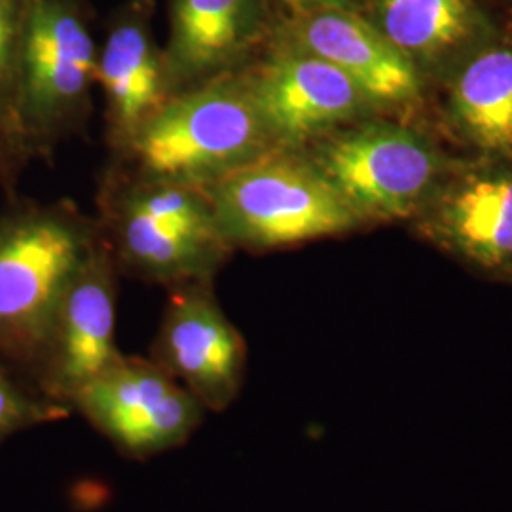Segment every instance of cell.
<instances>
[{"instance_id":"cell-12","label":"cell","mask_w":512,"mask_h":512,"mask_svg":"<svg viewBox=\"0 0 512 512\" xmlns=\"http://www.w3.org/2000/svg\"><path fill=\"white\" fill-rule=\"evenodd\" d=\"M154 0H128L110 18L97 55V86L107 105L112 147L133 135L171 97L164 46L154 37Z\"/></svg>"},{"instance_id":"cell-3","label":"cell","mask_w":512,"mask_h":512,"mask_svg":"<svg viewBox=\"0 0 512 512\" xmlns=\"http://www.w3.org/2000/svg\"><path fill=\"white\" fill-rule=\"evenodd\" d=\"M203 190L236 251L300 245L346 234L363 222L298 148H277Z\"/></svg>"},{"instance_id":"cell-15","label":"cell","mask_w":512,"mask_h":512,"mask_svg":"<svg viewBox=\"0 0 512 512\" xmlns=\"http://www.w3.org/2000/svg\"><path fill=\"white\" fill-rule=\"evenodd\" d=\"M361 14L414 63L458 52L482 23L473 0H368Z\"/></svg>"},{"instance_id":"cell-4","label":"cell","mask_w":512,"mask_h":512,"mask_svg":"<svg viewBox=\"0 0 512 512\" xmlns=\"http://www.w3.org/2000/svg\"><path fill=\"white\" fill-rule=\"evenodd\" d=\"M99 46L84 0H25L14 97V154L80 128L97 86Z\"/></svg>"},{"instance_id":"cell-14","label":"cell","mask_w":512,"mask_h":512,"mask_svg":"<svg viewBox=\"0 0 512 512\" xmlns=\"http://www.w3.org/2000/svg\"><path fill=\"white\" fill-rule=\"evenodd\" d=\"M440 226L452 247L478 266H511V173L465 181L444 203Z\"/></svg>"},{"instance_id":"cell-9","label":"cell","mask_w":512,"mask_h":512,"mask_svg":"<svg viewBox=\"0 0 512 512\" xmlns=\"http://www.w3.org/2000/svg\"><path fill=\"white\" fill-rule=\"evenodd\" d=\"M167 289L150 359L207 412H224L238 401L245 384V338L222 310L213 281H188Z\"/></svg>"},{"instance_id":"cell-11","label":"cell","mask_w":512,"mask_h":512,"mask_svg":"<svg viewBox=\"0 0 512 512\" xmlns=\"http://www.w3.org/2000/svg\"><path fill=\"white\" fill-rule=\"evenodd\" d=\"M272 37L329 61L348 74L372 105H401L420 90L418 65L355 8L277 16Z\"/></svg>"},{"instance_id":"cell-16","label":"cell","mask_w":512,"mask_h":512,"mask_svg":"<svg viewBox=\"0 0 512 512\" xmlns=\"http://www.w3.org/2000/svg\"><path fill=\"white\" fill-rule=\"evenodd\" d=\"M452 109L467 137L490 152H512V44L471 57L452 90Z\"/></svg>"},{"instance_id":"cell-1","label":"cell","mask_w":512,"mask_h":512,"mask_svg":"<svg viewBox=\"0 0 512 512\" xmlns=\"http://www.w3.org/2000/svg\"><path fill=\"white\" fill-rule=\"evenodd\" d=\"M277 148L239 69L171 95L118 154L139 179L205 188Z\"/></svg>"},{"instance_id":"cell-10","label":"cell","mask_w":512,"mask_h":512,"mask_svg":"<svg viewBox=\"0 0 512 512\" xmlns=\"http://www.w3.org/2000/svg\"><path fill=\"white\" fill-rule=\"evenodd\" d=\"M275 19L270 0H169L171 95L243 69L268 46Z\"/></svg>"},{"instance_id":"cell-5","label":"cell","mask_w":512,"mask_h":512,"mask_svg":"<svg viewBox=\"0 0 512 512\" xmlns=\"http://www.w3.org/2000/svg\"><path fill=\"white\" fill-rule=\"evenodd\" d=\"M73 412L122 456L145 461L184 446L207 410L152 359L122 355L76 395Z\"/></svg>"},{"instance_id":"cell-18","label":"cell","mask_w":512,"mask_h":512,"mask_svg":"<svg viewBox=\"0 0 512 512\" xmlns=\"http://www.w3.org/2000/svg\"><path fill=\"white\" fill-rule=\"evenodd\" d=\"M25 0H0V143L14 156V97Z\"/></svg>"},{"instance_id":"cell-20","label":"cell","mask_w":512,"mask_h":512,"mask_svg":"<svg viewBox=\"0 0 512 512\" xmlns=\"http://www.w3.org/2000/svg\"><path fill=\"white\" fill-rule=\"evenodd\" d=\"M6 158H8V154H6V150H4L2 143H0V162H6Z\"/></svg>"},{"instance_id":"cell-2","label":"cell","mask_w":512,"mask_h":512,"mask_svg":"<svg viewBox=\"0 0 512 512\" xmlns=\"http://www.w3.org/2000/svg\"><path fill=\"white\" fill-rule=\"evenodd\" d=\"M101 236L73 203H33L0 215V361L35 374L55 313Z\"/></svg>"},{"instance_id":"cell-7","label":"cell","mask_w":512,"mask_h":512,"mask_svg":"<svg viewBox=\"0 0 512 512\" xmlns=\"http://www.w3.org/2000/svg\"><path fill=\"white\" fill-rule=\"evenodd\" d=\"M241 74L281 148L300 150L374 107L348 74L274 37Z\"/></svg>"},{"instance_id":"cell-13","label":"cell","mask_w":512,"mask_h":512,"mask_svg":"<svg viewBox=\"0 0 512 512\" xmlns=\"http://www.w3.org/2000/svg\"><path fill=\"white\" fill-rule=\"evenodd\" d=\"M97 224L120 274L165 287L213 281L236 253L222 232H198L156 222L109 188H103Z\"/></svg>"},{"instance_id":"cell-19","label":"cell","mask_w":512,"mask_h":512,"mask_svg":"<svg viewBox=\"0 0 512 512\" xmlns=\"http://www.w3.org/2000/svg\"><path fill=\"white\" fill-rule=\"evenodd\" d=\"M277 16L308 12L317 8H355L359 0H270Z\"/></svg>"},{"instance_id":"cell-17","label":"cell","mask_w":512,"mask_h":512,"mask_svg":"<svg viewBox=\"0 0 512 512\" xmlns=\"http://www.w3.org/2000/svg\"><path fill=\"white\" fill-rule=\"evenodd\" d=\"M71 412V408L42 397L35 387L21 384L0 361V444L21 431L65 420Z\"/></svg>"},{"instance_id":"cell-8","label":"cell","mask_w":512,"mask_h":512,"mask_svg":"<svg viewBox=\"0 0 512 512\" xmlns=\"http://www.w3.org/2000/svg\"><path fill=\"white\" fill-rule=\"evenodd\" d=\"M118 274L109 245L99 236L61 298L31 376L42 397L73 410L76 395L124 355L116 346Z\"/></svg>"},{"instance_id":"cell-6","label":"cell","mask_w":512,"mask_h":512,"mask_svg":"<svg viewBox=\"0 0 512 512\" xmlns=\"http://www.w3.org/2000/svg\"><path fill=\"white\" fill-rule=\"evenodd\" d=\"M315 143L311 160L363 222L412 213L439 173L437 154L401 126L363 124Z\"/></svg>"}]
</instances>
